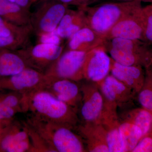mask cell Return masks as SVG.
I'll list each match as a JSON object with an SVG mask.
<instances>
[{
  "label": "cell",
  "mask_w": 152,
  "mask_h": 152,
  "mask_svg": "<svg viewBox=\"0 0 152 152\" xmlns=\"http://www.w3.org/2000/svg\"><path fill=\"white\" fill-rule=\"evenodd\" d=\"M25 112L42 118L69 126H78V112L42 88L24 94Z\"/></svg>",
  "instance_id": "1"
},
{
  "label": "cell",
  "mask_w": 152,
  "mask_h": 152,
  "mask_svg": "<svg viewBox=\"0 0 152 152\" xmlns=\"http://www.w3.org/2000/svg\"><path fill=\"white\" fill-rule=\"evenodd\" d=\"M55 152H87L82 137L69 126L30 115L26 122Z\"/></svg>",
  "instance_id": "2"
},
{
  "label": "cell",
  "mask_w": 152,
  "mask_h": 152,
  "mask_svg": "<svg viewBox=\"0 0 152 152\" xmlns=\"http://www.w3.org/2000/svg\"><path fill=\"white\" fill-rule=\"evenodd\" d=\"M141 2L115 1L80 9L84 12L87 26L104 37L114 25L140 9Z\"/></svg>",
  "instance_id": "3"
},
{
  "label": "cell",
  "mask_w": 152,
  "mask_h": 152,
  "mask_svg": "<svg viewBox=\"0 0 152 152\" xmlns=\"http://www.w3.org/2000/svg\"><path fill=\"white\" fill-rule=\"evenodd\" d=\"M102 46L112 59L120 64L145 69L152 64V48L144 41L114 38L105 39Z\"/></svg>",
  "instance_id": "4"
},
{
  "label": "cell",
  "mask_w": 152,
  "mask_h": 152,
  "mask_svg": "<svg viewBox=\"0 0 152 152\" xmlns=\"http://www.w3.org/2000/svg\"><path fill=\"white\" fill-rule=\"evenodd\" d=\"M104 101L103 115L118 116V109L130 108L137 96L129 87L111 75L97 84Z\"/></svg>",
  "instance_id": "5"
},
{
  "label": "cell",
  "mask_w": 152,
  "mask_h": 152,
  "mask_svg": "<svg viewBox=\"0 0 152 152\" xmlns=\"http://www.w3.org/2000/svg\"><path fill=\"white\" fill-rule=\"evenodd\" d=\"M34 12L31 13L30 26L37 36L56 29L69 6L58 0H45L40 2Z\"/></svg>",
  "instance_id": "6"
},
{
  "label": "cell",
  "mask_w": 152,
  "mask_h": 152,
  "mask_svg": "<svg viewBox=\"0 0 152 152\" xmlns=\"http://www.w3.org/2000/svg\"><path fill=\"white\" fill-rule=\"evenodd\" d=\"M87 52L68 50L63 53L45 74L48 77L78 82L84 79L83 68Z\"/></svg>",
  "instance_id": "7"
},
{
  "label": "cell",
  "mask_w": 152,
  "mask_h": 152,
  "mask_svg": "<svg viewBox=\"0 0 152 152\" xmlns=\"http://www.w3.org/2000/svg\"><path fill=\"white\" fill-rule=\"evenodd\" d=\"M61 45L37 43L28 45L19 50L17 53L28 67L45 73V72L63 53Z\"/></svg>",
  "instance_id": "8"
},
{
  "label": "cell",
  "mask_w": 152,
  "mask_h": 152,
  "mask_svg": "<svg viewBox=\"0 0 152 152\" xmlns=\"http://www.w3.org/2000/svg\"><path fill=\"white\" fill-rule=\"evenodd\" d=\"M80 88L82 98L79 109L83 123L101 124L104 101L99 86L97 84L87 81Z\"/></svg>",
  "instance_id": "9"
},
{
  "label": "cell",
  "mask_w": 152,
  "mask_h": 152,
  "mask_svg": "<svg viewBox=\"0 0 152 152\" xmlns=\"http://www.w3.org/2000/svg\"><path fill=\"white\" fill-rule=\"evenodd\" d=\"M77 83L68 79L46 76L45 80L41 88L78 112L81 102L82 95L80 86Z\"/></svg>",
  "instance_id": "10"
},
{
  "label": "cell",
  "mask_w": 152,
  "mask_h": 152,
  "mask_svg": "<svg viewBox=\"0 0 152 152\" xmlns=\"http://www.w3.org/2000/svg\"><path fill=\"white\" fill-rule=\"evenodd\" d=\"M111 60L102 45L87 52L83 68L84 79L99 83L110 72Z\"/></svg>",
  "instance_id": "11"
},
{
  "label": "cell",
  "mask_w": 152,
  "mask_h": 152,
  "mask_svg": "<svg viewBox=\"0 0 152 152\" xmlns=\"http://www.w3.org/2000/svg\"><path fill=\"white\" fill-rule=\"evenodd\" d=\"M46 78L44 73L28 67L14 75L0 78V90L25 94L42 88Z\"/></svg>",
  "instance_id": "12"
},
{
  "label": "cell",
  "mask_w": 152,
  "mask_h": 152,
  "mask_svg": "<svg viewBox=\"0 0 152 152\" xmlns=\"http://www.w3.org/2000/svg\"><path fill=\"white\" fill-rule=\"evenodd\" d=\"M32 147L24 124L12 122L0 135V152H32Z\"/></svg>",
  "instance_id": "13"
},
{
  "label": "cell",
  "mask_w": 152,
  "mask_h": 152,
  "mask_svg": "<svg viewBox=\"0 0 152 152\" xmlns=\"http://www.w3.org/2000/svg\"><path fill=\"white\" fill-rule=\"evenodd\" d=\"M142 8L114 25L104 36L105 39L119 38L144 42Z\"/></svg>",
  "instance_id": "14"
},
{
  "label": "cell",
  "mask_w": 152,
  "mask_h": 152,
  "mask_svg": "<svg viewBox=\"0 0 152 152\" xmlns=\"http://www.w3.org/2000/svg\"><path fill=\"white\" fill-rule=\"evenodd\" d=\"M111 75L132 90L137 96L143 85L145 71L141 66H125L111 58Z\"/></svg>",
  "instance_id": "15"
},
{
  "label": "cell",
  "mask_w": 152,
  "mask_h": 152,
  "mask_svg": "<svg viewBox=\"0 0 152 152\" xmlns=\"http://www.w3.org/2000/svg\"><path fill=\"white\" fill-rule=\"evenodd\" d=\"M77 129L87 145V151L109 152L107 144V131L101 123H83Z\"/></svg>",
  "instance_id": "16"
},
{
  "label": "cell",
  "mask_w": 152,
  "mask_h": 152,
  "mask_svg": "<svg viewBox=\"0 0 152 152\" xmlns=\"http://www.w3.org/2000/svg\"><path fill=\"white\" fill-rule=\"evenodd\" d=\"M68 40V50L88 52L102 45L105 38L87 26L79 30Z\"/></svg>",
  "instance_id": "17"
},
{
  "label": "cell",
  "mask_w": 152,
  "mask_h": 152,
  "mask_svg": "<svg viewBox=\"0 0 152 152\" xmlns=\"http://www.w3.org/2000/svg\"><path fill=\"white\" fill-rule=\"evenodd\" d=\"M84 12L82 9L73 10L69 9L56 28L57 34L62 39H70L75 33L87 26Z\"/></svg>",
  "instance_id": "18"
},
{
  "label": "cell",
  "mask_w": 152,
  "mask_h": 152,
  "mask_svg": "<svg viewBox=\"0 0 152 152\" xmlns=\"http://www.w3.org/2000/svg\"><path fill=\"white\" fill-rule=\"evenodd\" d=\"M31 12L8 0H0V16L19 26L30 25Z\"/></svg>",
  "instance_id": "19"
},
{
  "label": "cell",
  "mask_w": 152,
  "mask_h": 152,
  "mask_svg": "<svg viewBox=\"0 0 152 152\" xmlns=\"http://www.w3.org/2000/svg\"><path fill=\"white\" fill-rule=\"evenodd\" d=\"M118 117L120 121L132 123L140 128L142 133V137L151 131L152 113L142 107L124 110Z\"/></svg>",
  "instance_id": "20"
},
{
  "label": "cell",
  "mask_w": 152,
  "mask_h": 152,
  "mask_svg": "<svg viewBox=\"0 0 152 152\" xmlns=\"http://www.w3.org/2000/svg\"><path fill=\"white\" fill-rule=\"evenodd\" d=\"M28 67L18 53L6 51L0 52V78L14 75Z\"/></svg>",
  "instance_id": "21"
},
{
  "label": "cell",
  "mask_w": 152,
  "mask_h": 152,
  "mask_svg": "<svg viewBox=\"0 0 152 152\" xmlns=\"http://www.w3.org/2000/svg\"><path fill=\"white\" fill-rule=\"evenodd\" d=\"M119 130L124 152H132L142 137L141 130L132 123L120 121Z\"/></svg>",
  "instance_id": "22"
},
{
  "label": "cell",
  "mask_w": 152,
  "mask_h": 152,
  "mask_svg": "<svg viewBox=\"0 0 152 152\" xmlns=\"http://www.w3.org/2000/svg\"><path fill=\"white\" fill-rule=\"evenodd\" d=\"M119 119L113 120L102 124L107 131L109 152H124L119 130Z\"/></svg>",
  "instance_id": "23"
},
{
  "label": "cell",
  "mask_w": 152,
  "mask_h": 152,
  "mask_svg": "<svg viewBox=\"0 0 152 152\" xmlns=\"http://www.w3.org/2000/svg\"><path fill=\"white\" fill-rule=\"evenodd\" d=\"M145 69L143 85L137 96L142 107L152 113V64Z\"/></svg>",
  "instance_id": "24"
},
{
  "label": "cell",
  "mask_w": 152,
  "mask_h": 152,
  "mask_svg": "<svg viewBox=\"0 0 152 152\" xmlns=\"http://www.w3.org/2000/svg\"><path fill=\"white\" fill-rule=\"evenodd\" d=\"M32 32L30 26L21 32L7 37L0 36V49L9 47L18 49V50L23 48L29 45L30 35Z\"/></svg>",
  "instance_id": "25"
},
{
  "label": "cell",
  "mask_w": 152,
  "mask_h": 152,
  "mask_svg": "<svg viewBox=\"0 0 152 152\" xmlns=\"http://www.w3.org/2000/svg\"><path fill=\"white\" fill-rule=\"evenodd\" d=\"M9 91L8 92L0 93V102L14 109L18 113H26L24 94Z\"/></svg>",
  "instance_id": "26"
},
{
  "label": "cell",
  "mask_w": 152,
  "mask_h": 152,
  "mask_svg": "<svg viewBox=\"0 0 152 152\" xmlns=\"http://www.w3.org/2000/svg\"><path fill=\"white\" fill-rule=\"evenodd\" d=\"M29 136L32 152H55L39 133L26 123H24Z\"/></svg>",
  "instance_id": "27"
},
{
  "label": "cell",
  "mask_w": 152,
  "mask_h": 152,
  "mask_svg": "<svg viewBox=\"0 0 152 152\" xmlns=\"http://www.w3.org/2000/svg\"><path fill=\"white\" fill-rule=\"evenodd\" d=\"M144 42L152 48V4L142 8Z\"/></svg>",
  "instance_id": "28"
},
{
  "label": "cell",
  "mask_w": 152,
  "mask_h": 152,
  "mask_svg": "<svg viewBox=\"0 0 152 152\" xmlns=\"http://www.w3.org/2000/svg\"><path fill=\"white\" fill-rule=\"evenodd\" d=\"M30 26V25L19 26L13 23H9L0 16V36L7 37L13 34L21 32Z\"/></svg>",
  "instance_id": "29"
},
{
  "label": "cell",
  "mask_w": 152,
  "mask_h": 152,
  "mask_svg": "<svg viewBox=\"0 0 152 152\" xmlns=\"http://www.w3.org/2000/svg\"><path fill=\"white\" fill-rule=\"evenodd\" d=\"M17 113L15 110L0 102V123L3 126H5L13 121L14 117Z\"/></svg>",
  "instance_id": "30"
},
{
  "label": "cell",
  "mask_w": 152,
  "mask_h": 152,
  "mask_svg": "<svg viewBox=\"0 0 152 152\" xmlns=\"http://www.w3.org/2000/svg\"><path fill=\"white\" fill-rule=\"evenodd\" d=\"M37 36L38 43L61 45L62 39L57 34L56 29L51 32L44 33Z\"/></svg>",
  "instance_id": "31"
},
{
  "label": "cell",
  "mask_w": 152,
  "mask_h": 152,
  "mask_svg": "<svg viewBox=\"0 0 152 152\" xmlns=\"http://www.w3.org/2000/svg\"><path fill=\"white\" fill-rule=\"evenodd\" d=\"M132 152H152V132L142 138Z\"/></svg>",
  "instance_id": "32"
},
{
  "label": "cell",
  "mask_w": 152,
  "mask_h": 152,
  "mask_svg": "<svg viewBox=\"0 0 152 152\" xmlns=\"http://www.w3.org/2000/svg\"><path fill=\"white\" fill-rule=\"evenodd\" d=\"M60 2L68 6H77L78 8H83L88 6L95 0H58Z\"/></svg>",
  "instance_id": "33"
},
{
  "label": "cell",
  "mask_w": 152,
  "mask_h": 152,
  "mask_svg": "<svg viewBox=\"0 0 152 152\" xmlns=\"http://www.w3.org/2000/svg\"><path fill=\"white\" fill-rule=\"evenodd\" d=\"M23 8L30 10L31 6L35 3V0H8Z\"/></svg>",
  "instance_id": "34"
},
{
  "label": "cell",
  "mask_w": 152,
  "mask_h": 152,
  "mask_svg": "<svg viewBox=\"0 0 152 152\" xmlns=\"http://www.w3.org/2000/svg\"><path fill=\"white\" fill-rule=\"evenodd\" d=\"M115 1H140L141 2H149L152 3V0H110Z\"/></svg>",
  "instance_id": "35"
},
{
  "label": "cell",
  "mask_w": 152,
  "mask_h": 152,
  "mask_svg": "<svg viewBox=\"0 0 152 152\" xmlns=\"http://www.w3.org/2000/svg\"><path fill=\"white\" fill-rule=\"evenodd\" d=\"M4 126H3L2 124L0 123V135H1V133L2 132V130L4 128Z\"/></svg>",
  "instance_id": "36"
},
{
  "label": "cell",
  "mask_w": 152,
  "mask_h": 152,
  "mask_svg": "<svg viewBox=\"0 0 152 152\" xmlns=\"http://www.w3.org/2000/svg\"><path fill=\"white\" fill-rule=\"evenodd\" d=\"M45 1V0H35V3L37 2H40L42 1Z\"/></svg>",
  "instance_id": "37"
},
{
  "label": "cell",
  "mask_w": 152,
  "mask_h": 152,
  "mask_svg": "<svg viewBox=\"0 0 152 152\" xmlns=\"http://www.w3.org/2000/svg\"><path fill=\"white\" fill-rule=\"evenodd\" d=\"M150 132H152V125H151V131Z\"/></svg>",
  "instance_id": "38"
},
{
  "label": "cell",
  "mask_w": 152,
  "mask_h": 152,
  "mask_svg": "<svg viewBox=\"0 0 152 152\" xmlns=\"http://www.w3.org/2000/svg\"></svg>",
  "instance_id": "39"
}]
</instances>
